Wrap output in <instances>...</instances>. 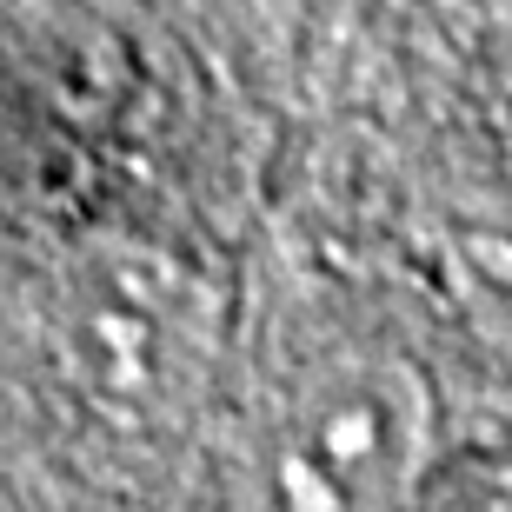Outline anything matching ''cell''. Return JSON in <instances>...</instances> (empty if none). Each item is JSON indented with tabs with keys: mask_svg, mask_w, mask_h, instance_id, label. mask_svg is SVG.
Returning <instances> with one entry per match:
<instances>
[{
	"mask_svg": "<svg viewBox=\"0 0 512 512\" xmlns=\"http://www.w3.org/2000/svg\"><path fill=\"white\" fill-rule=\"evenodd\" d=\"M446 439L439 366L380 313L293 293L233 346L227 512H419Z\"/></svg>",
	"mask_w": 512,
	"mask_h": 512,
	"instance_id": "1",
	"label": "cell"
},
{
	"mask_svg": "<svg viewBox=\"0 0 512 512\" xmlns=\"http://www.w3.org/2000/svg\"><path fill=\"white\" fill-rule=\"evenodd\" d=\"M47 360L60 393L120 446H187L220 426L233 320L220 286L147 240H87L47 280Z\"/></svg>",
	"mask_w": 512,
	"mask_h": 512,
	"instance_id": "2",
	"label": "cell"
},
{
	"mask_svg": "<svg viewBox=\"0 0 512 512\" xmlns=\"http://www.w3.org/2000/svg\"><path fill=\"white\" fill-rule=\"evenodd\" d=\"M439 273H446V293H453L466 333L512 360V220L499 213L446 220Z\"/></svg>",
	"mask_w": 512,
	"mask_h": 512,
	"instance_id": "3",
	"label": "cell"
},
{
	"mask_svg": "<svg viewBox=\"0 0 512 512\" xmlns=\"http://www.w3.org/2000/svg\"><path fill=\"white\" fill-rule=\"evenodd\" d=\"M406 14H433V20H466V27H493L512 20V0H393Z\"/></svg>",
	"mask_w": 512,
	"mask_h": 512,
	"instance_id": "4",
	"label": "cell"
},
{
	"mask_svg": "<svg viewBox=\"0 0 512 512\" xmlns=\"http://www.w3.org/2000/svg\"><path fill=\"white\" fill-rule=\"evenodd\" d=\"M280 7H300V0H280Z\"/></svg>",
	"mask_w": 512,
	"mask_h": 512,
	"instance_id": "5",
	"label": "cell"
}]
</instances>
